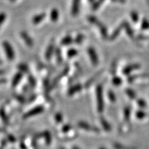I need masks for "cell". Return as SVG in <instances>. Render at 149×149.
<instances>
[{
  "label": "cell",
  "instance_id": "cell-1",
  "mask_svg": "<svg viewBox=\"0 0 149 149\" xmlns=\"http://www.w3.org/2000/svg\"><path fill=\"white\" fill-rule=\"evenodd\" d=\"M96 98L97 111L99 113H102L104 111V103L103 100V86L102 84L98 85L96 88Z\"/></svg>",
  "mask_w": 149,
  "mask_h": 149
},
{
  "label": "cell",
  "instance_id": "cell-2",
  "mask_svg": "<svg viewBox=\"0 0 149 149\" xmlns=\"http://www.w3.org/2000/svg\"><path fill=\"white\" fill-rule=\"evenodd\" d=\"M2 44L3 50H4V52L6 55L7 58H8L9 60H13L15 58V51L12 45H11L8 41H4Z\"/></svg>",
  "mask_w": 149,
  "mask_h": 149
},
{
  "label": "cell",
  "instance_id": "cell-3",
  "mask_svg": "<svg viewBox=\"0 0 149 149\" xmlns=\"http://www.w3.org/2000/svg\"><path fill=\"white\" fill-rule=\"evenodd\" d=\"M87 53L88 54L91 63H92L93 66H97L99 64V58L97 54L95 48H93V47L88 48V49H87Z\"/></svg>",
  "mask_w": 149,
  "mask_h": 149
},
{
  "label": "cell",
  "instance_id": "cell-4",
  "mask_svg": "<svg viewBox=\"0 0 149 149\" xmlns=\"http://www.w3.org/2000/svg\"><path fill=\"white\" fill-rule=\"evenodd\" d=\"M77 125L79 126V128H81V129H83L84 130H86V131L94 132V133H99V132H100V129H99L98 128L95 127V126H91V124H89L88 123L85 122H78Z\"/></svg>",
  "mask_w": 149,
  "mask_h": 149
},
{
  "label": "cell",
  "instance_id": "cell-5",
  "mask_svg": "<svg viewBox=\"0 0 149 149\" xmlns=\"http://www.w3.org/2000/svg\"><path fill=\"white\" fill-rule=\"evenodd\" d=\"M88 20H89V21H90L91 23L96 24V25L98 27H100V28H99V29H100V31H101V33H102V37H107V29H106L105 28H104V26L102 25V24L100 23V22L98 21L97 19L95 18V17H93V16H90L88 17Z\"/></svg>",
  "mask_w": 149,
  "mask_h": 149
},
{
  "label": "cell",
  "instance_id": "cell-6",
  "mask_svg": "<svg viewBox=\"0 0 149 149\" xmlns=\"http://www.w3.org/2000/svg\"><path fill=\"white\" fill-rule=\"evenodd\" d=\"M20 36L22 38V40L26 44V45L29 47H32L34 45V42H33V39L31 38V37L30 36L29 33L26 31H22L20 33Z\"/></svg>",
  "mask_w": 149,
  "mask_h": 149
},
{
  "label": "cell",
  "instance_id": "cell-7",
  "mask_svg": "<svg viewBox=\"0 0 149 149\" xmlns=\"http://www.w3.org/2000/svg\"><path fill=\"white\" fill-rule=\"evenodd\" d=\"M141 68V66L139 64H132L126 66L122 70V73L124 75H128L134 70H138Z\"/></svg>",
  "mask_w": 149,
  "mask_h": 149
},
{
  "label": "cell",
  "instance_id": "cell-8",
  "mask_svg": "<svg viewBox=\"0 0 149 149\" xmlns=\"http://www.w3.org/2000/svg\"><path fill=\"white\" fill-rule=\"evenodd\" d=\"M43 111H44V109H43L42 107H35V109L31 110L29 112L26 113V114L24 115V118H29V117H33L35 116V115L40 114V113H42Z\"/></svg>",
  "mask_w": 149,
  "mask_h": 149
},
{
  "label": "cell",
  "instance_id": "cell-9",
  "mask_svg": "<svg viewBox=\"0 0 149 149\" xmlns=\"http://www.w3.org/2000/svg\"><path fill=\"white\" fill-rule=\"evenodd\" d=\"M46 13H41L35 15V16H33L32 18V24H34V25H37V24H40L44 19L46 18Z\"/></svg>",
  "mask_w": 149,
  "mask_h": 149
},
{
  "label": "cell",
  "instance_id": "cell-10",
  "mask_svg": "<svg viewBox=\"0 0 149 149\" xmlns=\"http://www.w3.org/2000/svg\"><path fill=\"white\" fill-rule=\"evenodd\" d=\"M80 1H81V0H72L71 6V14L73 16H76L79 14L80 8Z\"/></svg>",
  "mask_w": 149,
  "mask_h": 149
},
{
  "label": "cell",
  "instance_id": "cell-11",
  "mask_svg": "<svg viewBox=\"0 0 149 149\" xmlns=\"http://www.w3.org/2000/svg\"><path fill=\"white\" fill-rule=\"evenodd\" d=\"M54 50H55V45H54L53 42H51V44H49L47 49H46V51L45 53V57L46 59H49L51 58L52 55H53V53L54 52Z\"/></svg>",
  "mask_w": 149,
  "mask_h": 149
},
{
  "label": "cell",
  "instance_id": "cell-12",
  "mask_svg": "<svg viewBox=\"0 0 149 149\" xmlns=\"http://www.w3.org/2000/svg\"><path fill=\"white\" fill-rule=\"evenodd\" d=\"M149 79V75L146 74H138V75H134L128 78V81L130 83H133L135 82V81H137V80L139 79Z\"/></svg>",
  "mask_w": 149,
  "mask_h": 149
},
{
  "label": "cell",
  "instance_id": "cell-13",
  "mask_svg": "<svg viewBox=\"0 0 149 149\" xmlns=\"http://www.w3.org/2000/svg\"><path fill=\"white\" fill-rule=\"evenodd\" d=\"M59 16V10L57 8H53L51 11V13H50V18L51 20L53 22H56L58 20Z\"/></svg>",
  "mask_w": 149,
  "mask_h": 149
},
{
  "label": "cell",
  "instance_id": "cell-14",
  "mask_svg": "<svg viewBox=\"0 0 149 149\" xmlns=\"http://www.w3.org/2000/svg\"><path fill=\"white\" fill-rule=\"evenodd\" d=\"M100 122H101L102 127H103V128L106 131L109 132L110 130H111L112 128L111 124L107 122V120L106 119H104V117H100Z\"/></svg>",
  "mask_w": 149,
  "mask_h": 149
},
{
  "label": "cell",
  "instance_id": "cell-15",
  "mask_svg": "<svg viewBox=\"0 0 149 149\" xmlns=\"http://www.w3.org/2000/svg\"><path fill=\"white\" fill-rule=\"evenodd\" d=\"M73 42V39L70 35H66L61 41V44L62 46H68L70 45Z\"/></svg>",
  "mask_w": 149,
  "mask_h": 149
},
{
  "label": "cell",
  "instance_id": "cell-16",
  "mask_svg": "<svg viewBox=\"0 0 149 149\" xmlns=\"http://www.w3.org/2000/svg\"><path fill=\"white\" fill-rule=\"evenodd\" d=\"M124 118L126 122H128L130 118V108L126 107L124 110Z\"/></svg>",
  "mask_w": 149,
  "mask_h": 149
},
{
  "label": "cell",
  "instance_id": "cell-17",
  "mask_svg": "<svg viewBox=\"0 0 149 149\" xmlns=\"http://www.w3.org/2000/svg\"><path fill=\"white\" fill-rule=\"evenodd\" d=\"M81 90V86L80 84H77L74 86H72L71 88L70 89L69 91H68V93H69L70 95H72L74 93L79 92Z\"/></svg>",
  "mask_w": 149,
  "mask_h": 149
},
{
  "label": "cell",
  "instance_id": "cell-18",
  "mask_svg": "<svg viewBox=\"0 0 149 149\" xmlns=\"http://www.w3.org/2000/svg\"><path fill=\"white\" fill-rule=\"evenodd\" d=\"M146 116H147V114L146 112L144 111H141V110H140V111H137L135 113L136 118L138 119L139 120H144V118H146Z\"/></svg>",
  "mask_w": 149,
  "mask_h": 149
},
{
  "label": "cell",
  "instance_id": "cell-19",
  "mask_svg": "<svg viewBox=\"0 0 149 149\" xmlns=\"http://www.w3.org/2000/svg\"><path fill=\"white\" fill-rule=\"evenodd\" d=\"M126 93L127 96L131 100H135L136 98V93L131 88H127L126 90Z\"/></svg>",
  "mask_w": 149,
  "mask_h": 149
},
{
  "label": "cell",
  "instance_id": "cell-20",
  "mask_svg": "<svg viewBox=\"0 0 149 149\" xmlns=\"http://www.w3.org/2000/svg\"><path fill=\"white\" fill-rule=\"evenodd\" d=\"M113 146L115 149H137L135 147H131V146H126L124 145L118 144V143H115L113 144Z\"/></svg>",
  "mask_w": 149,
  "mask_h": 149
},
{
  "label": "cell",
  "instance_id": "cell-21",
  "mask_svg": "<svg viewBox=\"0 0 149 149\" xmlns=\"http://www.w3.org/2000/svg\"><path fill=\"white\" fill-rule=\"evenodd\" d=\"M78 54V51L74 48H70L67 52V55L69 58H72L74 56H76Z\"/></svg>",
  "mask_w": 149,
  "mask_h": 149
},
{
  "label": "cell",
  "instance_id": "cell-22",
  "mask_svg": "<svg viewBox=\"0 0 149 149\" xmlns=\"http://www.w3.org/2000/svg\"><path fill=\"white\" fill-rule=\"evenodd\" d=\"M108 97H109V100L111 102H115L117 100V97L116 95H115V93L113 92V91H109L108 92Z\"/></svg>",
  "mask_w": 149,
  "mask_h": 149
},
{
  "label": "cell",
  "instance_id": "cell-23",
  "mask_svg": "<svg viewBox=\"0 0 149 149\" xmlns=\"http://www.w3.org/2000/svg\"><path fill=\"white\" fill-rule=\"evenodd\" d=\"M112 82H113V85L116 86H120L122 84V79L120 77L116 76V77H114L113 78Z\"/></svg>",
  "mask_w": 149,
  "mask_h": 149
},
{
  "label": "cell",
  "instance_id": "cell-24",
  "mask_svg": "<svg viewBox=\"0 0 149 149\" xmlns=\"http://www.w3.org/2000/svg\"><path fill=\"white\" fill-rule=\"evenodd\" d=\"M137 104L139 107H140L141 109H146L147 107L146 102L144 101L143 99H138L137 100Z\"/></svg>",
  "mask_w": 149,
  "mask_h": 149
},
{
  "label": "cell",
  "instance_id": "cell-25",
  "mask_svg": "<svg viewBox=\"0 0 149 149\" xmlns=\"http://www.w3.org/2000/svg\"><path fill=\"white\" fill-rule=\"evenodd\" d=\"M21 77H22V74L20 73L16 74V75L15 76L14 79L13 80V86L17 84L19 81L20 79H21Z\"/></svg>",
  "mask_w": 149,
  "mask_h": 149
},
{
  "label": "cell",
  "instance_id": "cell-26",
  "mask_svg": "<svg viewBox=\"0 0 149 149\" xmlns=\"http://www.w3.org/2000/svg\"><path fill=\"white\" fill-rule=\"evenodd\" d=\"M84 36L83 35L79 34L77 35L76 38L74 39V42H75V43H77V44H81L84 41Z\"/></svg>",
  "mask_w": 149,
  "mask_h": 149
},
{
  "label": "cell",
  "instance_id": "cell-27",
  "mask_svg": "<svg viewBox=\"0 0 149 149\" xmlns=\"http://www.w3.org/2000/svg\"><path fill=\"white\" fill-rule=\"evenodd\" d=\"M6 19V14L3 12L0 13V27L3 24Z\"/></svg>",
  "mask_w": 149,
  "mask_h": 149
},
{
  "label": "cell",
  "instance_id": "cell-28",
  "mask_svg": "<svg viewBox=\"0 0 149 149\" xmlns=\"http://www.w3.org/2000/svg\"><path fill=\"white\" fill-rule=\"evenodd\" d=\"M55 55H57V60H58L59 62H61V60H62V57H61V53L59 50V48H55Z\"/></svg>",
  "mask_w": 149,
  "mask_h": 149
},
{
  "label": "cell",
  "instance_id": "cell-29",
  "mask_svg": "<svg viewBox=\"0 0 149 149\" xmlns=\"http://www.w3.org/2000/svg\"><path fill=\"white\" fill-rule=\"evenodd\" d=\"M100 74H101V72H100V73H97V74H96L95 75V77L94 76H93V77L91 78V79L89 80V81H88V82H87V85H90V84H92L93 81H95V80L97 79V77H99V75H100Z\"/></svg>",
  "mask_w": 149,
  "mask_h": 149
},
{
  "label": "cell",
  "instance_id": "cell-30",
  "mask_svg": "<svg viewBox=\"0 0 149 149\" xmlns=\"http://www.w3.org/2000/svg\"><path fill=\"white\" fill-rule=\"evenodd\" d=\"M141 27L143 29H147L149 28V22L146 19L143 20L142 24H141Z\"/></svg>",
  "mask_w": 149,
  "mask_h": 149
},
{
  "label": "cell",
  "instance_id": "cell-31",
  "mask_svg": "<svg viewBox=\"0 0 149 149\" xmlns=\"http://www.w3.org/2000/svg\"><path fill=\"white\" fill-rule=\"evenodd\" d=\"M131 17H132V19H133L134 22H137L139 19L138 15H137V13H135V12L132 13Z\"/></svg>",
  "mask_w": 149,
  "mask_h": 149
},
{
  "label": "cell",
  "instance_id": "cell-32",
  "mask_svg": "<svg viewBox=\"0 0 149 149\" xmlns=\"http://www.w3.org/2000/svg\"><path fill=\"white\" fill-rule=\"evenodd\" d=\"M103 1L104 0H99V1H97V2L96 3H95V6L93 7V8H94L95 9H96V8H97L99 6H100V3H102L103 2Z\"/></svg>",
  "mask_w": 149,
  "mask_h": 149
},
{
  "label": "cell",
  "instance_id": "cell-33",
  "mask_svg": "<svg viewBox=\"0 0 149 149\" xmlns=\"http://www.w3.org/2000/svg\"><path fill=\"white\" fill-rule=\"evenodd\" d=\"M113 1H120V2H124V0H113Z\"/></svg>",
  "mask_w": 149,
  "mask_h": 149
},
{
  "label": "cell",
  "instance_id": "cell-34",
  "mask_svg": "<svg viewBox=\"0 0 149 149\" xmlns=\"http://www.w3.org/2000/svg\"><path fill=\"white\" fill-rule=\"evenodd\" d=\"M5 80L4 79H0V84H1V82H4Z\"/></svg>",
  "mask_w": 149,
  "mask_h": 149
},
{
  "label": "cell",
  "instance_id": "cell-35",
  "mask_svg": "<svg viewBox=\"0 0 149 149\" xmlns=\"http://www.w3.org/2000/svg\"><path fill=\"white\" fill-rule=\"evenodd\" d=\"M72 149H80V148H78V147H77V146H74L73 148H72Z\"/></svg>",
  "mask_w": 149,
  "mask_h": 149
},
{
  "label": "cell",
  "instance_id": "cell-36",
  "mask_svg": "<svg viewBox=\"0 0 149 149\" xmlns=\"http://www.w3.org/2000/svg\"><path fill=\"white\" fill-rule=\"evenodd\" d=\"M9 1H10V2H15V1H16L17 0H9Z\"/></svg>",
  "mask_w": 149,
  "mask_h": 149
},
{
  "label": "cell",
  "instance_id": "cell-37",
  "mask_svg": "<svg viewBox=\"0 0 149 149\" xmlns=\"http://www.w3.org/2000/svg\"><path fill=\"white\" fill-rule=\"evenodd\" d=\"M88 1H90V2H92V1H94V0H88Z\"/></svg>",
  "mask_w": 149,
  "mask_h": 149
},
{
  "label": "cell",
  "instance_id": "cell-38",
  "mask_svg": "<svg viewBox=\"0 0 149 149\" xmlns=\"http://www.w3.org/2000/svg\"><path fill=\"white\" fill-rule=\"evenodd\" d=\"M99 149H107V148H99Z\"/></svg>",
  "mask_w": 149,
  "mask_h": 149
},
{
  "label": "cell",
  "instance_id": "cell-39",
  "mask_svg": "<svg viewBox=\"0 0 149 149\" xmlns=\"http://www.w3.org/2000/svg\"><path fill=\"white\" fill-rule=\"evenodd\" d=\"M59 149H64V148H59Z\"/></svg>",
  "mask_w": 149,
  "mask_h": 149
}]
</instances>
